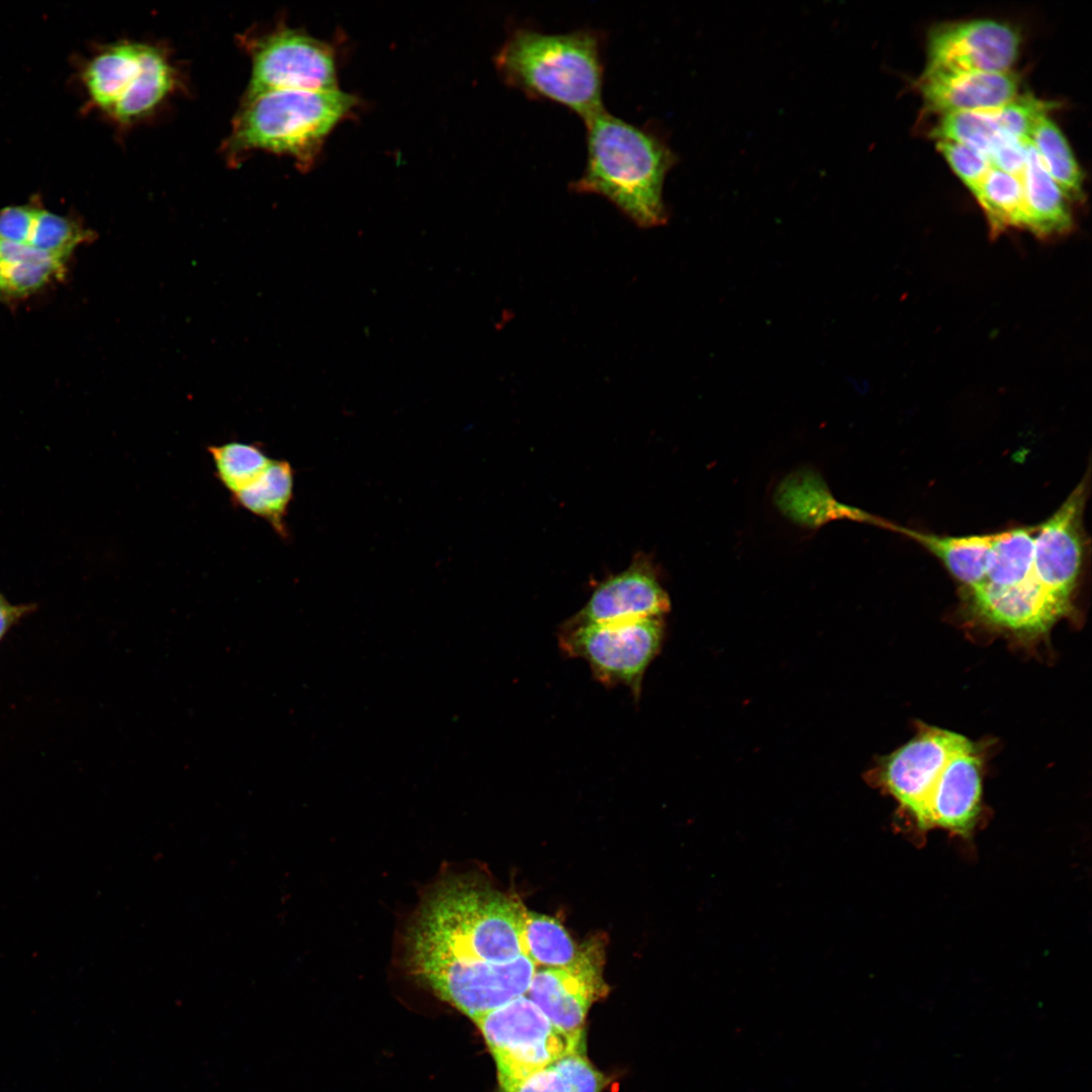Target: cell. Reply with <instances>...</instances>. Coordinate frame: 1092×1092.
<instances>
[{
  "mask_svg": "<svg viewBox=\"0 0 1092 1092\" xmlns=\"http://www.w3.org/2000/svg\"><path fill=\"white\" fill-rule=\"evenodd\" d=\"M1086 481L1083 478L1059 510L1037 526L1034 537L1033 575L1067 612L1082 567Z\"/></svg>",
  "mask_w": 1092,
  "mask_h": 1092,
  "instance_id": "8fae6325",
  "label": "cell"
},
{
  "mask_svg": "<svg viewBox=\"0 0 1092 1092\" xmlns=\"http://www.w3.org/2000/svg\"><path fill=\"white\" fill-rule=\"evenodd\" d=\"M661 617L610 624L565 627L559 635L566 654L586 661L606 685H623L640 695L643 675L660 650Z\"/></svg>",
  "mask_w": 1092,
  "mask_h": 1092,
  "instance_id": "52a82bcc",
  "label": "cell"
},
{
  "mask_svg": "<svg viewBox=\"0 0 1092 1092\" xmlns=\"http://www.w3.org/2000/svg\"><path fill=\"white\" fill-rule=\"evenodd\" d=\"M64 263L29 244L0 239V274L8 295L38 290L63 273Z\"/></svg>",
  "mask_w": 1092,
  "mask_h": 1092,
  "instance_id": "44dd1931",
  "label": "cell"
},
{
  "mask_svg": "<svg viewBox=\"0 0 1092 1092\" xmlns=\"http://www.w3.org/2000/svg\"><path fill=\"white\" fill-rule=\"evenodd\" d=\"M1029 141L1068 201H1083L1082 170L1062 130L1049 115L1036 123Z\"/></svg>",
  "mask_w": 1092,
  "mask_h": 1092,
  "instance_id": "7402d4cb",
  "label": "cell"
},
{
  "mask_svg": "<svg viewBox=\"0 0 1092 1092\" xmlns=\"http://www.w3.org/2000/svg\"><path fill=\"white\" fill-rule=\"evenodd\" d=\"M604 33L517 27L494 58L504 81L533 99L558 103L583 121L603 106Z\"/></svg>",
  "mask_w": 1092,
  "mask_h": 1092,
  "instance_id": "3957f363",
  "label": "cell"
},
{
  "mask_svg": "<svg viewBox=\"0 0 1092 1092\" xmlns=\"http://www.w3.org/2000/svg\"><path fill=\"white\" fill-rule=\"evenodd\" d=\"M985 212L991 232L1024 229L1025 206L1021 179L991 167L974 195Z\"/></svg>",
  "mask_w": 1092,
  "mask_h": 1092,
  "instance_id": "603a6c76",
  "label": "cell"
},
{
  "mask_svg": "<svg viewBox=\"0 0 1092 1092\" xmlns=\"http://www.w3.org/2000/svg\"><path fill=\"white\" fill-rule=\"evenodd\" d=\"M207 451L216 478L231 495L254 482L272 460L261 445L253 443L233 441L209 446Z\"/></svg>",
  "mask_w": 1092,
  "mask_h": 1092,
  "instance_id": "d4e9b609",
  "label": "cell"
},
{
  "mask_svg": "<svg viewBox=\"0 0 1092 1092\" xmlns=\"http://www.w3.org/2000/svg\"><path fill=\"white\" fill-rule=\"evenodd\" d=\"M294 472L285 460L272 459L249 486L232 495L237 507L265 520L282 538L288 537L285 518L293 496Z\"/></svg>",
  "mask_w": 1092,
  "mask_h": 1092,
  "instance_id": "d6986e66",
  "label": "cell"
},
{
  "mask_svg": "<svg viewBox=\"0 0 1092 1092\" xmlns=\"http://www.w3.org/2000/svg\"><path fill=\"white\" fill-rule=\"evenodd\" d=\"M26 611V607L13 606L0 596V639Z\"/></svg>",
  "mask_w": 1092,
  "mask_h": 1092,
  "instance_id": "836d02e7",
  "label": "cell"
},
{
  "mask_svg": "<svg viewBox=\"0 0 1092 1092\" xmlns=\"http://www.w3.org/2000/svg\"><path fill=\"white\" fill-rule=\"evenodd\" d=\"M7 295H8V293L6 291L4 282H3L1 274H0V298H3L5 296H7Z\"/></svg>",
  "mask_w": 1092,
  "mask_h": 1092,
  "instance_id": "e575fe53",
  "label": "cell"
},
{
  "mask_svg": "<svg viewBox=\"0 0 1092 1092\" xmlns=\"http://www.w3.org/2000/svg\"><path fill=\"white\" fill-rule=\"evenodd\" d=\"M1018 31L993 19L935 26L929 33L926 67L950 71L1008 72L1016 61Z\"/></svg>",
  "mask_w": 1092,
  "mask_h": 1092,
  "instance_id": "7c38bea8",
  "label": "cell"
},
{
  "mask_svg": "<svg viewBox=\"0 0 1092 1092\" xmlns=\"http://www.w3.org/2000/svg\"><path fill=\"white\" fill-rule=\"evenodd\" d=\"M504 1092H565L557 1072L547 1066L529 1076L500 1084Z\"/></svg>",
  "mask_w": 1092,
  "mask_h": 1092,
  "instance_id": "d6a6232c",
  "label": "cell"
},
{
  "mask_svg": "<svg viewBox=\"0 0 1092 1092\" xmlns=\"http://www.w3.org/2000/svg\"><path fill=\"white\" fill-rule=\"evenodd\" d=\"M1056 106V103L1024 94L988 110L1000 130L1020 141H1029L1036 123Z\"/></svg>",
  "mask_w": 1092,
  "mask_h": 1092,
  "instance_id": "83f0119b",
  "label": "cell"
},
{
  "mask_svg": "<svg viewBox=\"0 0 1092 1092\" xmlns=\"http://www.w3.org/2000/svg\"><path fill=\"white\" fill-rule=\"evenodd\" d=\"M355 101L354 96L337 88L247 93L230 146L237 153L262 149L306 163Z\"/></svg>",
  "mask_w": 1092,
  "mask_h": 1092,
  "instance_id": "277c9868",
  "label": "cell"
},
{
  "mask_svg": "<svg viewBox=\"0 0 1092 1092\" xmlns=\"http://www.w3.org/2000/svg\"><path fill=\"white\" fill-rule=\"evenodd\" d=\"M981 797V759L968 739L946 764L926 802L918 828H941L969 836L979 819Z\"/></svg>",
  "mask_w": 1092,
  "mask_h": 1092,
  "instance_id": "4fadbf2b",
  "label": "cell"
},
{
  "mask_svg": "<svg viewBox=\"0 0 1092 1092\" xmlns=\"http://www.w3.org/2000/svg\"><path fill=\"white\" fill-rule=\"evenodd\" d=\"M892 529L915 540L936 556L967 589L984 582L994 534L963 537L937 536L907 528Z\"/></svg>",
  "mask_w": 1092,
  "mask_h": 1092,
  "instance_id": "ac0fdd59",
  "label": "cell"
},
{
  "mask_svg": "<svg viewBox=\"0 0 1092 1092\" xmlns=\"http://www.w3.org/2000/svg\"><path fill=\"white\" fill-rule=\"evenodd\" d=\"M967 740L949 730L924 727L878 767V785L913 818L917 827L946 764Z\"/></svg>",
  "mask_w": 1092,
  "mask_h": 1092,
  "instance_id": "9c48e42d",
  "label": "cell"
},
{
  "mask_svg": "<svg viewBox=\"0 0 1092 1092\" xmlns=\"http://www.w3.org/2000/svg\"><path fill=\"white\" fill-rule=\"evenodd\" d=\"M603 965L604 945L598 938L588 940L572 964L536 970L527 994L555 1027L582 1033L589 1007L608 993Z\"/></svg>",
  "mask_w": 1092,
  "mask_h": 1092,
  "instance_id": "30bf717a",
  "label": "cell"
},
{
  "mask_svg": "<svg viewBox=\"0 0 1092 1092\" xmlns=\"http://www.w3.org/2000/svg\"><path fill=\"white\" fill-rule=\"evenodd\" d=\"M252 76L247 93L269 90L336 89L331 49L293 29H280L253 40Z\"/></svg>",
  "mask_w": 1092,
  "mask_h": 1092,
  "instance_id": "ba28073f",
  "label": "cell"
},
{
  "mask_svg": "<svg viewBox=\"0 0 1092 1092\" xmlns=\"http://www.w3.org/2000/svg\"><path fill=\"white\" fill-rule=\"evenodd\" d=\"M584 123L586 163L570 189L605 197L640 228L665 224L669 211L664 181L678 161L666 140L655 129L629 123L605 109Z\"/></svg>",
  "mask_w": 1092,
  "mask_h": 1092,
  "instance_id": "7a4b0ae2",
  "label": "cell"
},
{
  "mask_svg": "<svg viewBox=\"0 0 1092 1092\" xmlns=\"http://www.w3.org/2000/svg\"><path fill=\"white\" fill-rule=\"evenodd\" d=\"M936 148L973 195L979 190L991 164L986 157L962 144L939 140Z\"/></svg>",
  "mask_w": 1092,
  "mask_h": 1092,
  "instance_id": "f1b7e54d",
  "label": "cell"
},
{
  "mask_svg": "<svg viewBox=\"0 0 1092 1092\" xmlns=\"http://www.w3.org/2000/svg\"><path fill=\"white\" fill-rule=\"evenodd\" d=\"M526 909L469 878L442 881L423 900L405 936L410 973L444 1000L472 975L524 952Z\"/></svg>",
  "mask_w": 1092,
  "mask_h": 1092,
  "instance_id": "6da1fadb",
  "label": "cell"
},
{
  "mask_svg": "<svg viewBox=\"0 0 1092 1092\" xmlns=\"http://www.w3.org/2000/svg\"><path fill=\"white\" fill-rule=\"evenodd\" d=\"M473 1021L493 1056L499 1084L523 1079L565 1055L582 1052V1033L561 1031L525 995Z\"/></svg>",
  "mask_w": 1092,
  "mask_h": 1092,
  "instance_id": "8992f818",
  "label": "cell"
},
{
  "mask_svg": "<svg viewBox=\"0 0 1092 1092\" xmlns=\"http://www.w3.org/2000/svg\"><path fill=\"white\" fill-rule=\"evenodd\" d=\"M38 208L20 205L9 206L0 211V239L17 244H28Z\"/></svg>",
  "mask_w": 1092,
  "mask_h": 1092,
  "instance_id": "1f68e13d",
  "label": "cell"
},
{
  "mask_svg": "<svg viewBox=\"0 0 1092 1092\" xmlns=\"http://www.w3.org/2000/svg\"><path fill=\"white\" fill-rule=\"evenodd\" d=\"M83 78L96 105L129 122L151 112L170 93L175 74L158 49L120 42L97 55Z\"/></svg>",
  "mask_w": 1092,
  "mask_h": 1092,
  "instance_id": "5b68a950",
  "label": "cell"
},
{
  "mask_svg": "<svg viewBox=\"0 0 1092 1092\" xmlns=\"http://www.w3.org/2000/svg\"><path fill=\"white\" fill-rule=\"evenodd\" d=\"M1024 229L1039 237L1062 235L1073 226L1069 201L1046 172L1030 141L1026 142V162L1021 177Z\"/></svg>",
  "mask_w": 1092,
  "mask_h": 1092,
  "instance_id": "e0dca14e",
  "label": "cell"
},
{
  "mask_svg": "<svg viewBox=\"0 0 1092 1092\" xmlns=\"http://www.w3.org/2000/svg\"><path fill=\"white\" fill-rule=\"evenodd\" d=\"M93 236L77 221L38 208L28 244L64 263L78 245Z\"/></svg>",
  "mask_w": 1092,
  "mask_h": 1092,
  "instance_id": "4316f807",
  "label": "cell"
},
{
  "mask_svg": "<svg viewBox=\"0 0 1092 1092\" xmlns=\"http://www.w3.org/2000/svg\"><path fill=\"white\" fill-rule=\"evenodd\" d=\"M667 594L649 566L640 562L601 583L583 608L564 626L610 624L662 617Z\"/></svg>",
  "mask_w": 1092,
  "mask_h": 1092,
  "instance_id": "5bb4252c",
  "label": "cell"
},
{
  "mask_svg": "<svg viewBox=\"0 0 1092 1092\" xmlns=\"http://www.w3.org/2000/svg\"><path fill=\"white\" fill-rule=\"evenodd\" d=\"M1018 76L1011 72L950 71L925 67L918 80L925 106L941 115L992 109L1017 96Z\"/></svg>",
  "mask_w": 1092,
  "mask_h": 1092,
  "instance_id": "9a60e30c",
  "label": "cell"
},
{
  "mask_svg": "<svg viewBox=\"0 0 1092 1092\" xmlns=\"http://www.w3.org/2000/svg\"><path fill=\"white\" fill-rule=\"evenodd\" d=\"M559 1075L565 1092H601L607 1083L582 1052L571 1053L551 1064Z\"/></svg>",
  "mask_w": 1092,
  "mask_h": 1092,
  "instance_id": "f546056e",
  "label": "cell"
},
{
  "mask_svg": "<svg viewBox=\"0 0 1092 1092\" xmlns=\"http://www.w3.org/2000/svg\"><path fill=\"white\" fill-rule=\"evenodd\" d=\"M968 593L971 606L979 617L1017 633L1044 632L1068 613L1035 577L1003 587L982 583Z\"/></svg>",
  "mask_w": 1092,
  "mask_h": 1092,
  "instance_id": "2e32d148",
  "label": "cell"
},
{
  "mask_svg": "<svg viewBox=\"0 0 1092 1092\" xmlns=\"http://www.w3.org/2000/svg\"><path fill=\"white\" fill-rule=\"evenodd\" d=\"M1036 531L1037 526L995 533L983 583L1003 587L1019 584L1034 577L1033 552Z\"/></svg>",
  "mask_w": 1092,
  "mask_h": 1092,
  "instance_id": "ffe728a7",
  "label": "cell"
},
{
  "mask_svg": "<svg viewBox=\"0 0 1092 1092\" xmlns=\"http://www.w3.org/2000/svg\"><path fill=\"white\" fill-rule=\"evenodd\" d=\"M1002 132L989 110L984 109L941 115L931 135L937 141H951L967 146L988 159Z\"/></svg>",
  "mask_w": 1092,
  "mask_h": 1092,
  "instance_id": "484cf974",
  "label": "cell"
},
{
  "mask_svg": "<svg viewBox=\"0 0 1092 1092\" xmlns=\"http://www.w3.org/2000/svg\"><path fill=\"white\" fill-rule=\"evenodd\" d=\"M524 952L535 965L562 968L578 957L577 946L567 930L553 917L526 910L522 929Z\"/></svg>",
  "mask_w": 1092,
  "mask_h": 1092,
  "instance_id": "cb8c5ba5",
  "label": "cell"
},
{
  "mask_svg": "<svg viewBox=\"0 0 1092 1092\" xmlns=\"http://www.w3.org/2000/svg\"><path fill=\"white\" fill-rule=\"evenodd\" d=\"M1026 142L1002 132L989 154L991 166L1021 179L1026 162Z\"/></svg>",
  "mask_w": 1092,
  "mask_h": 1092,
  "instance_id": "4dcf8cb0",
  "label": "cell"
}]
</instances>
